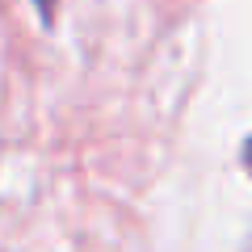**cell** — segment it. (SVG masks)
Instances as JSON below:
<instances>
[{"label":"cell","instance_id":"cell-1","mask_svg":"<svg viewBox=\"0 0 252 252\" xmlns=\"http://www.w3.org/2000/svg\"><path fill=\"white\" fill-rule=\"evenodd\" d=\"M244 168L252 172V139H248V143H244Z\"/></svg>","mask_w":252,"mask_h":252}]
</instances>
